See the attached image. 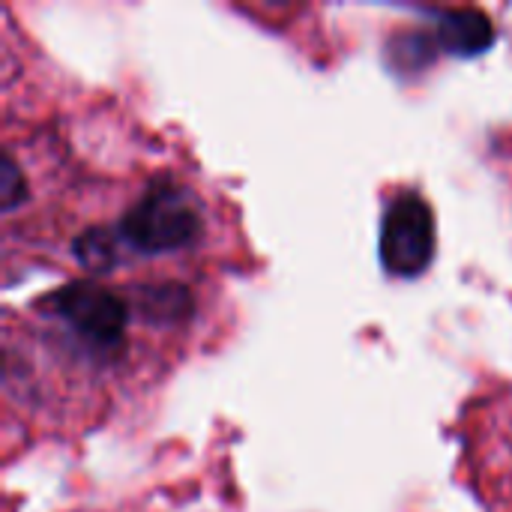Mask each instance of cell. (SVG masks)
<instances>
[{"mask_svg": "<svg viewBox=\"0 0 512 512\" xmlns=\"http://www.w3.org/2000/svg\"><path fill=\"white\" fill-rule=\"evenodd\" d=\"M201 228L204 222L195 198L186 189L162 180L126 210L120 222V237L138 252L159 255L192 246L201 237Z\"/></svg>", "mask_w": 512, "mask_h": 512, "instance_id": "1", "label": "cell"}, {"mask_svg": "<svg viewBox=\"0 0 512 512\" xmlns=\"http://www.w3.org/2000/svg\"><path fill=\"white\" fill-rule=\"evenodd\" d=\"M48 312L96 354H117L123 348L129 303L111 288L96 282H69L48 297Z\"/></svg>", "mask_w": 512, "mask_h": 512, "instance_id": "2", "label": "cell"}, {"mask_svg": "<svg viewBox=\"0 0 512 512\" xmlns=\"http://www.w3.org/2000/svg\"><path fill=\"white\" fill-rule=\"evenodd\" d=\"M435 258V216L417 192H399L381 222V261L393 276H420Z\"/></svg>", "mask_w": 512, "mask_h": 512, "instance_id": "3", "label": "cell"}, {"mask_svg": "<svg viewBox=\"0 0 512 512\" xmlns=\"http://www.w3.org/2000/svg\"><path fill=\"white\" fill-rule=\"evenodd\" d=\"M435 33H438V45L456 57H477L489 51L495 42V24L477 6L441 9L435 21Z\"/></svg>", "mask_w": 512, "mask_h": 512, "instance_id": "4", "label": "cell"}, {"mask_svg": "<svg viewBox=\"0 0 512 512\" xmlns=\"http://www.w3.org/2000/svg\"><path fill=\"white\" fill-rule=\"evenodd\" d=\"M135 306L147 321L177 324L192 312V297L183 285H147L135 291Z\"/></svg>", "mask_w": 512, "mask_h": 512, "instance_id": "5", "label": "cell"}, {"mask_svg": "<svg viewBox=\"0 0 512 512\" xmlns=\"http://www.w3.org/2000/svg\"><path fill=\"white\" fill-rule=\"evenodd\" d=\"M72 255L78 258V264H81L84 270L105 273V270H111L114 261H117V240H114V234L105 231V228H87L84 234L75 237Z\"/></svg>", "mask_w": 512, "mask_h": 512, "instance_id": "6", "label": "cell"}, {"mask_svg": "<svg viewBox=\"0 0 512 512\" xmlns=\"http://www.w3.org/2000/svg\"><path fill=\"white\" fill-rule=\"evenodd\" d=\"M390 60L402 72H420L435 60V42L423 30H405L390 39Z\"/></svg>", "mask_w": 512, "mask_h": 512, "instance_id": "7", "label": "cell"}, {"mask_svg": "<svg viewBox=\"0 0 512 512\" xmlns=\"http://www.w3.org/2000/svg\"><path fill=\"white\" fill-rule=\"evenodd\" d=\"M24 177H21V168L15 165V159L6 153L3 159H0V207L9 213V210H15L21 201H24Z\"/></svg>", "mask_w": 512, "mask_h": 512, "instance_id": "8", "label": "cell"}]
</instances>
